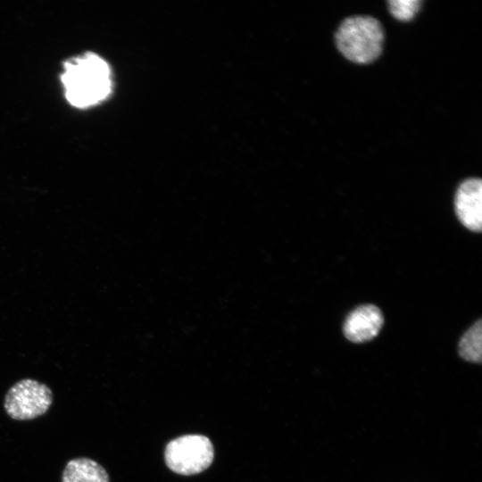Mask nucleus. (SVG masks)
Segmentation results:
<instances>
[{
    "mask_svg": "<svg viewBox=\"0 0 482 482\" xmlns=\"http://www.w3.org/2000/svg\"><path fill=\"white\" fill-rule=\"evenodd\" d=\"M61 80L67 101L77 108H87L104 100L112 88L111 71L97 54L87 52L64 62Z\"/></svg>",
    "mask_w": 482,
    "mask_h": 482,
    "instance_id": "f257e3e1",
    "label": "nucleus"
},
{
    "mask_svg": "<svg viewBox=\"0 0 482 482\" xmlns=\"http://www.w3.org/2000/svg\"><path fill=\"white\" fill-rule=\"evenodd\" d=\"M339 52L349 61L369 63L381 54L384 42L383 26L374 17L355 15L345 19L335 34Z\"/></svg>",
    "mask_w": 482,
    "mask_h": 482,
    "instance_id": "f03ea898",
    "label": "nucleus"
},
{
    "mask_svg": "<svg viewBox=\"0 0 482 482\" xmlns=\"http://www.w3.org/2000/svg\"><path fill=\"white\" fill-rule=\"evenodd\" d=\"M214 449L211 440L203 435H185L168 443L164 458L168 468L175 473L189 476L210 467Z\"/></svg>",
    "mask_w": 482,
    "mask_h": 482,
    "instance_id": "7ed1b4c3",
    "label": "nucleus"
},
{
    "mask_svg": "<svg viewBox=\"0 0 482 482\" xmlns=\"http://www.w3.org/2000/svg\"><path fill=\"white\" fill-rule=\"evenodd\" d=\"M54 400L51 388L32 378H23L7 391L4 408L15 420H30L47 412Z\"/></svg>",
    "mask_w": 482,
    "mask_h": 482,
    "instance_id": "20e7f679",
    "label": "nucleus"
},
{
    "mask_svg": "<svg viewBox=\"0 0 482 482\" xmlns=\"http://www.w3.org/2000/svg\"><path fill=\"white\" fill-rule=\"evenodd\" d=\"M455 212L460 221L470 230L482 229V181L467 179L461 183L454 197Z\"/></svg>",
    "mask_w": 482,
    "mask_h": 482,
    "instance_id": "39448f33",
    "label": "nucleus"
},
{
    "mask_svg": "<svg viewBox=\"0 0 482 482\" xmlns=\"http://www.w3.org/2000/svg\"><path fill=\"white\" fill-rule=\"evenodd\" d=\"M383 322V314L377 306L362 305L353 310L345 319L344 334L351 342H367L377 337Z\"/></svg>",
    "mask_w": 482,
    "mask_h": 482,
    "instance_id": "423d86ee",
    "label": "nucleus"
},
{
    "mask_svg": "<svg viewBox=\"0 0 482 482\" xmlns=\"http://www.w3.org/2000/svg\"><path fill=\"white\" fill-rule=\"evenodd\" d=\"M62 482H110L105 469L87 457L70 460L62 473Z\"/></svg>",
    "mask_w": 482,
    "mask_h": 482,
    "instance_id": "0eeeda50",
    "label": "nucleus"
},
{
    "mask_svg": "<svg viewBox=\"0 0 482 482\" xmlns=\"http://www.w3.org/2000/svg\"><path fill=\"white\" fill-rule=\"evenodd\" d=\"M459 355L470 362L482 361V321L478 320L462 336L458 347Z\"/></svg>",
    "mask_w": 482,
    "mask_h": 482,
    "instance_id": "6e6552de",
    "label": "nucleus"
},
{
    "mask_svg": "<svg viewBox=\"0 0 482 482\" xmlns=\"http://www.w3.org/2000/svg\"><path fill=\"white\" fill-rule=\"evenodd\" d=\"M391 14L399 21H408L419 12L420 0H390L387 2Z\"/></svg>",
    "mask_w": 482,
    "mask_h": 482,
    "instance_id": "1a4fd4ad",
    "label": "nucleus"
}]
</instances>
